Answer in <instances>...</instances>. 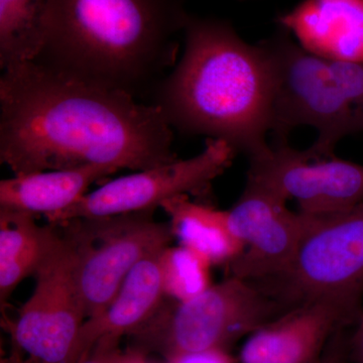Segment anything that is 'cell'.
I'll list each match as a JSON object with an SVG mask.
<instances>
[{
	"label": "cell",
	"mask_w": 363,
	"mask_h": 363,
	"mask_svg": "<svg viewBox=\"0 0 363 363\" xmlns=\"http://www.w3.org/2000/svg\"><path fill=\"white\" fill-rule=\"evenodd\" d=\"M278 23L317 56L363 61V0H304Z\"/></svg>",
	"instance_id": "obj_13"
},
{
	"label": "cell",
	"mask_w": 363,
	"mask_h": 363,
	"mask_svg": "<svg viewBox=\"0 0 363 363\" xmlns=\"http://www.w3.org/2000/svg\"><path fill=\"white\" fill-rule=\"evenodd\" d=\"M161 252L136 264L106 309L86 320L79 337V363L88 357L98 341L121 340L140 328L161 306L166 298L160 269Z\"/></svg>",
	"instance_id": "obj_14"
},
{
	"label": "cell",
	"mask_w": 363,
	"mask_h": 363,
	"mask_svg": "<svg viewBox=\"0 0 363 363\" xmlns=\"http://www.w3.org/2000/svg\"><path fill=\"white\" fill-rule=\"evenodd\" d=\"M161 208L179 245L202 255L212 266H228L245 250L229 224L227 211L191 201L190 196H179Z\"/></svg>",
	"instance_id": "obj_16"
},
{
	"label": "cell",
	"mask_w": 363,
	"mask_h": 363,
	"mask_svg": "<svg viewBox=\"0 0 363 363\" xmlns=\"http://www.w3.org/2000/svg\"><path fill=\"white\" fill-rule=\"evenodd\" d=\"M0 79V162L14 176L87 166L145 171L175 161L159 105L38 61Z\"/></svg>",
	"instance_id": "obj_1"
},
{
	"label": "cell",
	"mask_w": 363,
	"mask_h": 363,
	"mask_svg": "<svg viewBox=\"0 0 363 363\" xmlns=\"http://www.w3.org/2000/svg\"><path fill=\"white\" fill-rule=\"evenodd\" d=\"M6 363H26L25 357H23L21 351L18 350L16 346H13V350H11V355L7 358Z\"/></svg>",
	"instance_id": "obj_25"
},
{
	"label": "cell",
	"mask_w": 363,
	"mask_h": 363,
	"mask_svg": "<svg viewBox=\"0 0 363 363\" xmlns=\"http://www.w3.org/2000/svg\"><path fill=\"white\" fill-rule=\"evenodd\" d=\"M121 341L104 338L98 341L88 357L81 363H117L123 350Z\"/></svg>",
	"instance_id": "obj_21"
},
{
	"label": "cell",
	"mask_w": 363,
	"mask_h": 363,
	"mask_svg": "<svg viewBox=\"0 0 363 363\" xmlns=\"http://www.w3.org/2000/svg\"><path fill=\"white\" fill-rule=\"evenodd\" d=\"M166 363H235L228 350L216 348L182 353L166 360Z\"/></svg>",
	"instance_id": "obj_20"
},
{
	"label": "cell",
	"mask_w": 363,
	"mask_h": 363,
	"mask_svg": "<svg viewBox=\"0 0 363 363\" xmlns=\"http://www.w3.org/2000/svg\"><path fill=\"white\" fill-rule=\"evenodd\" d=\"M55 229L52 245L33 276L32 296L9 327L13 345L26 363H79V337L87 317L74 279L70 248Z\"/></svg>",
	"instance_id": "obj_8"
},
{
	"label": "cell",
	"mask_w": 363,
	"mask_h": 363,
	"mask_svg": "<svg viewBox=\"0 0 363 363\" xmlns=\"http://www.w3.org/2000/svg\"><path fill=\"white\" fill-rule=\"evenodd\" d=\"M279 303L252 281L231 276L197 297L164 300L152 317L128 336L130 347L164 359L207 350H227L278 317Z\"/></svg>",
	"instance_id": "obj_5"
},
{
	"label": "cell",
	"mask_w": 363,
	"mask_h": 363,
	"mask_svg": "<svg viewBox=\"0 0 363 363\" xmlns=\"http://www.w3.org/2000/svg\"><path fill=\"white\" fill-rule=\"evenodd\" d=\"M352 355L355 362L363 363V318L353 337Z\"/></svg>",
	"instance_id": "obj_22"
},
{
	"label": "cell",
	"mask_w": 363,
	"mask_h": 363,
	"mask_svg": "<svg viewBox=\"0 0 363 363\" xmlns=\"http://www.w3.org/2000/svg\"><path fill=\"white\" fill-rule=\"evenodd\" d=\"M159 260L164 296L171 300L186 302L212 286L211 262L183 245L164 248Z\"/></svg>",
	"instance_id": "obj_19"
},
{
	"label": "cell",
	"mask_w": 363,
	"mask_h": 363,
	"mask_svg": "<svg viewBox=\"0 0 363 363\" xmlns=\"http://www.w3.org/2000/svg\"><path fill=\"white\" fill-rule=\"evenodd\" d=\"M250 175L295 200L298 212L325 218L363 202V166L334 156L311 159L288 140H272L266 156L250 161Z\"/></svg>",
	"instance_id": "obj_11"
},
{
	"label": "cell",
	"mask_w": 363,
	"mask_h": 363,
	"mask_svg": "<svg viewBox=\"0 0 363 363\" xmlns=\"http://www.w3.org/2000/svg\"><path fill=\"white\" fill-rule=\"evenodd\" d=\"M288 200L247 174L245 190L231 209L229 224L245 250L230 264L231 276L247 281L278 279L292 267L315 218L286 207Z\"/></svg>",
	"instance_id": "obj_10"
},
{
	"label": "cell",
	"mask_w": 363,
	"mask_h": 363,
	"mask_svg": "<svg viewBox=\"0 0 363 363\" xmlns=\"http://www.w3.org/2000/svg\"><path fill=\"white\" fill-rule=\"evenodd\" d=\"M117 363H147V355L133 348H128L124 352L123 351Z\"/></svg>",
	"instance_id": "obj_24"
},
{
	"label": "cell",
	"mask_w": 363,
	"mask_h": 363,
	"mask_svg": "<svg viewBox=\"0 0 363 363\" xmlns=\"http://www.w3.org/2000/svg\"><path fill=\"white\" fill-rule=\"evenodd\" d=\"M313 363H346L344 357L343 350L339 346H336L329 352L323 353L322 357L318 358L316 362Z\"/></svg>",
	"instance_id": "obj_23"
},
{
	"label": "cell",
	"mask_w": 363,
	"mask_h": 363,
	"mask_svg": "<svg viewBox=\"0 0 363 363\" xmlns=\"http://www.w3.org/2000/svg\"><path fill=\"white\" fill-rule=\"evenodd\" d=\"M152 214L86 217L54 224L70 248L87 319L106 309L136 264L174 240L169 222H157Z\"/></svg>",
	"instance_id": "obj_6"
},
{
	"label": "cell",
	"mask_w": 363,
	"mask_h": 363,
	"mask_svg": "<svg viewBox=\"0 0 363 363\" xmlns=\"http://www.w3.org/2000/svg\"><path fill=\"white\" fill-rule=\"evenodd\" d=\"M183 0H47L35 61L136 96L175 63Z\"/></svg>",
	"instance_id": "obj_3"
},
{
	"label": "cell",
	"mask_w": 363,
	"mask_h": 363,
	"mask_svg": "<svg viewBox=\"0 0 363 363\" xmlns=\"http://www.w3.org/2000/svg\"><path fill=\"white\" fill-rule=\"evenodd\" d=\"M184 33L183 56L160 83L155 104L182 133L225 140L250 161L266 156L272 77L264 50L218 18L190 16Z\"/></svg>",
	"instance_id": "obj_2"
},
{
	"label": "cell",
	"mask_w": 363,
	"mask_h": 363,
	"mask_svg": "<svg viewBox=\"0 0 363 363\" xmlns=\"http://www.w3.org/2000/svg\"><path fill=\"white\" fill-rule=\"evenodd\" d=\"M47 0H0V67L35 61L43 50Z\"/></svg>",
	"instance_id": "obj_18"
},
{
	"label": "cell",
	"mask_w": 363,
	"mask_h": 363,
	"mask_svg": "<svg viewBox=\"0 0 363 363\" xmlns=\"http://www.w3.org/2000/svg\"><path fill=\"white\" fill-rule=\"evenodd\" d=\"M277 279L295 306L331 301L355 316L363 291V202L315 218L292 267Z\"/></svg>",
	"instance_id": "obj_7"
},
{
	"label": "cell",
	"mask_w": 363,
	"mask_h": 363,
	"mask_svg": "<svg viewBox=\"0 0 363 363\" xmlns=\"http://www.w3.org/2000/svg\"><path fill=\"white\" fill-rule=\"evenodd\" d=\"M236 154L225 140L207 138L204 150L197 156L108 182L48 221L55 224L86 217L155 212L179 196L206 197Z\"/></svg>",
	"instance_id": "obj_9"
},
{
	"label": "cell",
	"mask_w": 363,
	"mask_h": 363,
	"mask_svg": "<svg viewBox=\"0 0 363 363\" xmlns=\"http://www.w3.org/2000/svg\"><path fill=\"white\" fill-rule=\"evenodd\" d=\"M56 234L52 224L38 225L33 215L0 209V302L4 307L16 286L35 276Z\"/></svg>",
	"instance_id": "obj_17"
},
{
	"label": "cell",
	"mask_w": 363,
	"mask_h": 363,
	"mask_svg": "<svg viewBox=\"0 0 363 363\" xmlns=\"http://www.w3.org/2000/svg\"><path fill=\"white\" fill-rule=\"evenodd\" d=\"M107 166L40 172L0 182V209L52 218L80 201L92 184L116 173Z\"/></svg>",
	"instance_id": "obj_15"
},
{
	"label": "cell",
	"mask_w": 363,
	"mask_h": 363,
	"mask_svg": "<svg viewBox=\"0 0 363 363\" xmlns=\"http://www.w3.org/2000/svg\"><path fill=\"white\" fill-rule=\"evenodd\" d=\"M259 44L272 72V140H288L295 128L310 126L317 138L306 152L326 159L335 156L342 138L363 131L362 114L332 76L326 59L307 51L279 26Z\"/></svg>",
	"instance_id": "obj_4"
},
{
	"label": "cell",
	"mask_w": 363,
	"mask_h": 363,
	"mask_svg": "<svg viewBox=\"0 0 363 363\" xmlns=\"http://www.w3.org/2000/svg\"><path fill=\"white\" fill-rule=\"evenodd\" d=\"M353 317L331 301L295 306L245 338L240 363L315 362L332 334Z\"/></svg>",
	"instance_id": "obj_12"
}]
</instances>
